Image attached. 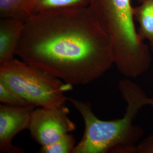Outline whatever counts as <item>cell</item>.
Listing matches in <instances>:
<instances>
[{"label": "cell", "instance_id": "cell-1", "mask_svg": "<svg viewBox=\"0 0 153 153\" xmlns=\"http://www.w3.org/2000/svg\"><path fill=\"white\" fill-rule=\"evenodd\" d=\"M16 55L73 86L98 79L114 65L109 38L88 6L33 14L25 22Z\"/></svg>", "mask_w": 153, "mask_h": 153}, {"label": "cell", "instance_id": "cell-2", "mask_svg": "<svg viewBox=\"0 0 153 153\" xmlns=\"http://www.w3.org/2000/svg\"><path fill=\"white\" fill-rule=\"evenodd\" d=\"M122 98L126 103V113L121 119L102 120L92 111L90 102L69 98L82 116L85 131L73 153H107L118 146L136 145L144 134V129L133 121L143 107H153V98L148 97L143 90L130 78L118 83Z\"/></svg>", "mask_w": 153, "mask_h": 153}, {"label": "cell", "instance_id": "cell-3", "mask_svg": "<svg viewBox=\"0 0 153 153\" xmlns=\"http://www.w3.org/2000/svg\"><path fill=\"white\" fill-rule=\"evenodd\" d=\"M88 7L109 38L121 74L134 79L148 71L152 52L137 32L131 0H89Z\"/></svg>", "mask_w": 153, "mask_h": 153}, {"label": "cell", "instance_id": "cell-4", "mask_svg": "<svg viewBox=\"0 0 153 153\" xmlns=\"http://www.w3.org/2000/svg\"><path fill=\"white\" fill-rule=\"evenodd\" d=\"M0 79L30 104L39 107L65 104L69 98L65 93L73 86L15 58L0 65Z\"/></svg>", "mask_w": 153, "mask_h": 153}, {"label": "cell", "instance_id": "cell-5", "mask_svg": "<svg viewBox=\"0 0 153 153\" xmlns=\"http://www.w3.org/2000/svg\"><path fill=\"white\" fill-rule=\"evenodd\" d=\"M69 114V109L65 104L35 108L28 128L31 137L42 146L57 141L76 129Z\"/></svg>", "mask_w": 153, "mask_h": 153}, {"label": "cell", "instance_id": "cell-6", "mask_svg": "<svg viewBox=\"0 0 153 153\" xmlns=\"http://www.w3.org/2000/svg\"><path fill=\"white\" fill-rule=\"evenodd\" d=\"M35 106H11L0 105V152L22 153L21 149L12 141L19 132L28 129L31 114Z\"/></svg>", "mask_w": 153, "mask_h": 153}, {"label": "cell", "instance_id": "cell-7", "mask_svg": "<svg viewBox=\"0 0 153 153\" xmlns=\"http://www.w3.org/2000/svg\"><path fill=\"white\" fill-rule=\"evenodd\" d=\"M25 22L13 18H0V65L13 59Z\"/></svg>", "mask_w": 153, "mask_h": 153}, {"label": "cell", "instance_id": "cell-8", "mask_svg": "<svg viewBox=\"0 0 153 153\" xmlns=\"http://www.w3.org/2000/svg\"><path fill=\"white\" fill-rule=\"evenodd\" d=\"M133 16L138 24L137 32L143 41L147 40L153 57V0H137Z\"/></svg>", "mask_w": 153, "mask_h": 153}, {"label": "cell", "instance_id": "cell-9", "mask_svg": "<svg viewBox=\"0 0 153 153\" xmlns=\"http://www.w3.org/2000/svg\"><path fill=\"white\" fill-rule=\"evenodd\" d=\"M35 0H0V18H13L25 22L33 14Z\"/></svg>", "mask_w": 153, "mask_h": 153}, {"label": "cell", "instance_id": "cell-10", "mask_svg": "<svg viewBox=\"0 0 153 153\" xmlns=\"http://www.w3.org/2000/svg\"><path fill=\"white\" fill-rule=\"evenodd\" d=\"M88 5L89 0H35L33 14L58 9L88 6Z\"/></svg>", "mask_w": 153, "mask_h": 153}, {"label": "cell", "instance_id": "cell-11", "mask_svg": "<svg viewBox=\"0 0 153 153\" xmlns=\"http://www.w3.org/2000/svg\"><path fill=\"white\" fill-rule=\"evenodd\" d=\"M76 146L74 137L71 134L69 133L56 142L48 146H42L39 153H73Z\"/></svg>", "mask_w": 153, "mask_h": 153}, {"label": "cell", "instance_id": "cell-12", "mask_svg": "<svg viewBox=\"0 0 153 153\" xmlns=\"http://www.w3.org/2000/svg\"><path fill=\"white\" fill-rule=\"evenodd\" d=\"M0 102L11 106H27L31 105L5 82L1 79Z\"/></svg>", "mask_w": 153, "mask_h": 153}, {"label": "cell", "instance_id": "cell-13", "mask_svg": "<svg viewBox=\"0 0 153 153\" xmlns=\"http://www.w3.org/2000/svg\"><path fill=\"white\" fill-rule=\"evenodd\" d=\"M137 153H153V134L145 137L137 145Z\"/></svg>", "mask_w": 153, "mask_h": 153}]
</instances>
